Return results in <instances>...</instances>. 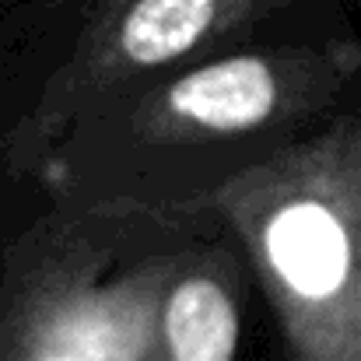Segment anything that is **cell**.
<instances>
[{"instance_id":"4","label":"cell","mask_w":361,"mask_h":361,"mask_svg":"<svg viewBox=\"0 0 361 361\" xmlns=\"http://www.w3.org/2000/svg\"><path fill=\"white\" fill-rule=\"evenodd\" d=\"M239 302L214 263L186 267L165 288L147 361H235Z\"/></svg>"},{"instance_id":"2","label":"cell","mask_w":361,"mask_h":361,"mask_svg":"<svg viewBox=\"0 0 361 361\" xmlns=\"http://www.w3.org/2000/svg\"><path fill=\"white\" fill-rule=\"evenodd\" d=\"M176 245L137 235H78L21 288L0 334V361H147Z\"/></svg>"},{"instance_id":"1","label":"cell","mask_w":361,"mask_h":361,"mask_svg":"<svg viewBox=\"0 0 361 361\" xmlns=\"http://www.w3.org/2000/svg\"><path fill=\"white\" fill-rule=\"evenodd\" d=\"M245 242L295 361H361V130L341 126L235 176Z\"/></svg>"},{"instance_id":"3","label":"cell","mask_w":361,"mask_h":361,"mask_svg":"<svg viewBox=\"0 0 361 361\" xmlns=\"http://www.w3.org/2000/svg\"><path fill=\"white\" fill-rule=\"evenodd\" d=\"M348 46H259L214 56L169 81L151 102V126L193 137L252 133L305 92H319L344 74Z\"/></svg>"}]
</instances>
